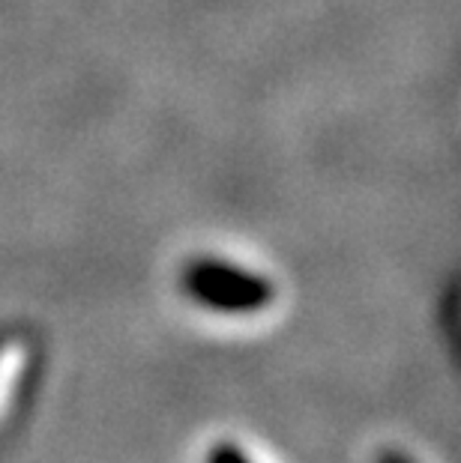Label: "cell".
I'll return each instance as SVG.
<instances>
[{"instance_id":"6da1fadb","label":"cell","mask_w":461,"mask_h":463,"mask_svg":"<svg viewBox=\"0 0 461 463\" xmlns=\"http://www.w3.org/2000/svg\"><path fill=\"white\" fill-rule=\"evenodd\" d=\"M183 288L198 305L222 314H252L273 302V284L264 275L213 258L186 266Z\"/></svg>"},{"instance_id":"7a4b0ae2","label":"cell","mask_w":461,"mask_h":463,"mask_svg":"<svg viewBox=\"0 0 461 463\" xmlns=\"http://www.w3.org/2000/svg\"><path fill=\"white\" fill-rule=\"evenodd\" d=\"M210 463H252L237 446H231V442H219L213 451H210Z\"/></svg>"},{"instance_id":"3957f363","label":"cell","mask_w":461,"mask_h":463,"mask_svg":"<svg viewBox=\"0 0 461 463\" xmlns=\"http://www.w3.org/2000/svg\"><path fill=\"white\" fill-rule=\"evenodd\" d=\"M380 463H410L408 458H401V455H396V451H387L384 458H380Z\"/></svg>"}]
</instances>
